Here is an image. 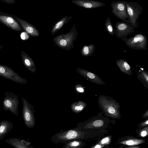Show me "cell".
<instances>
[{"label": "cell", "instance_id": "1", "mask_svg": "<svg viewBox=\"0 0 148 148\" xmlns=\"http://www.w3.org/2000/svg\"><path fill=\"white\" fill-rule=\"evenodd\" d=\"M87 129L75 127L64 131L61 130L52 136L51 141L54 143H65L71 140L86 139L89 134Z\"/></svg>", "mask_w": 148, "mask_h": 148}, {"label": "cell", "instance_id": "2", "mask_svg": "<svg viewBox=\"0 0 148 148\" xmlns=\"http://www.w3.org/2000/svg\"><path fill=\"white\" fill-rule=\"evenodd\" d=\"M98 102L100 108L107 116L114 119L121 117L120 104L114 99L105 95H100Z\"/></svg>", "mask_w": 148, "mask_h": 148}, {"label": "cell", "instance_id": "3", "mask_svg": "<svg viewBox=\"0 0 148 148\" xmlns=\"http://www.w3.org/2000/svg\"><path fill=\"white\" fill-rule=\"evenodd\" d=\"M78 33L75 23L70 31L66 34L57 36L53 38L56 45L62 49L70 50L74 47V42L76 39Z\"/></svg>", "mask_w": 148, "mask_h": 148}, {"label": "cell", "instance_id": "4", "mask_svg": "<svg viewBox=\"0 0 148 148\" xmlns=\"http://www.w3.org/2000/svg\"><path fill=\"white\" fill-rule=\"evenodd\" d=\"M19 101L18 96L10 91H6L2 102L3 108L5 110H9L17 116L18 114Z\"/></svg>", "mask_w": 148, "mask_h": 148}, {"label": "cell", "instance_id": "5", "mask_svg": "<svg viewBox=\"0 0 148 148\" xmlns=\"http://www.w3.org/2000/svg\"><path fill=\"white\" fill-rule=\"evenodd\" d=\"M21 100L23 104L22 115L25 125L29 128H33L36 123L35 109L25 98L21 97Z\"/></svg>", "mask_w": 148, "mask_h": 148}, {"label": "cell", "instance_id": "6", "mask_svg": "<svg viewBox=\"0 0 148 148\" xmlns=\"http://www.w3.org/2000/svg\"><path fill=\"white\" fill-rule=\"evenodd\" d=\"M122 40L124 41L127 46L131 49L144 51L147 50V38L146 36L143 34H138L128 38H125Z\"/></svg>", "mask_w": 148, "mask_h": 148}, {"label": "cell", "instance_id": "7", "mask_svg": "<svg viewBox=\"0 0 148 148\" xmlns=\"http://www.w3.org/2000/svg\"><path fill=\"white\" fill-rule=\"evenodd\" d=\"M126 7L130 23L135 27L138 26L137 20L143 10L141 5L135 1H126Z\"/></svg>", "mask_w": 148, "mask_h": 148}, {"label": "cell", "instance_id": "8", "mask_svg": "<svg viewBox=\"0 0 148 148\" xmlns=\"http://www.w3.org/2000/svg\"><path fill=\"white\" fill-rule=\"evenodd\" d=\"M126 1H116L111 4V11L117 18L126 23H130L126 7Z\"/></svg>", "mask_w": 148, "mask_h": 148}, {"label": "cell", "instance_id": "9", "mask_svg": "<svg viewBox=\"0 0 148 148\" xmlns=\"http://www.w3.org/2000/svg\"><path fill=\"white\" fill-rule=\"evenodd\" d=\"M115 27L116 29H114V34L118 38H121V40L135 32V28L130 23L117 22L115 24Z\"/></svg>", "mask_w": 148, "mask_h": 148}, {"label": "cell", "instance_id": "10", "mask_svg": "<svg viewBox=\"0 0 148 148\" xmlns=\"http://www.w3.org/2000/svg\"><path fill=\"white\" fill-rule=\"evenodd\" d=\"M0 75L14 82L25 84L27 81L21 77L11 68L0 64Z\"/></svg>", "mask_w": 148, "mask_h": 148}, {"label": "cell", "instance_id": "11", "mask_svg": "<svg viewBox=\"0 0 148 148\" xmlns=\"http://www.w3.org/2000/svg\"><path fill=\"white\" fill-rule=\"evenodd\" d=\"M0 22L13 30L21 32L23 30L20 24L12 14L0 15Z\"/></svg>", "mask_w": 148, "mask_h": 148}, {"label": "cell", "instance_id": "12", "mask_svg": "<svg viewBox=\"0 0 148 148\" xmlns=\"http://www.w3.org/2000/svg\"><path fill=\"white\" fill-rule=\"evenodd\" d=\"M20 24L23 29L28 35L34 37H38L40 35L38 30L33 25L27 21L12 14Z\"/></svg>", "mask_w": 148, "mask_h": 148}, {"label": "cell", "instance_id": "13", "mask_svg": "<svg viewBox=\"0 0 148 148\" xmlns=\"http://www.w3.org/2000/svg\"><path fill=\"white\" fill-rule=\"evenodd\" d=\"M76 70L79 74L93 83L102 85L106 84L105 82L95 73L80 68H77Z\"/></svg>", "mask_w": 148, "mask_h": 148}, {"label": "cell", "instance_id": "14", "mask_svg": "<svg viewBox=\"0 0 148 148\" xmlns=\"http://www.w3.org/2000/svg\"><path fill=\"white\" fill-rule=\"evenodd\" d=\"M71 2L81 7L88 8H95L105 5L102 2L91 0H73Z\"/></svg>", "mask_w": 148, "mask_h": 148}, {"label": "cell", "instance_id": "15", "mask_svg": "<svg viewBox=\"0 0 148 148\" xmlns=\"http://www.w3.org/2000/svg\"><path fill=\"white\" fill-rule=\"evenodd\" d=\"M5 142L15 148H34L30 142L17 138H10Z\"/></svg>", "mask_w": 148, "mask_h": 148}, {"label": "cell", "instance_id": "16", "mask_svg": "<svg viewBox=\"0 0 148 148\" xmlns=\"http://www.w3.org/2000/svg\"><path fill=\"white\" fill-rule=\"evenodd\" d=\"M21 55L23 64L32 73L35 72L36 71V68L34 62L24 51H22L21 52Z\"/></svg>", "mask_w": 148, "mask_h": 148}, {"label": "cell", "instance_id": "17", "mask_svg": "<svg viewBox=\"0 0 148 148\" xmlns=\"http://www.w3.org/2000/svg\"><path fill=\"white\" fill-rule=\"evenodd\" d=\"M72 16H66L60 18L54 23L51 31L52 35H53L61 29L65 24H67L72 18Z\"/></svg>", "mask_w": 148, "mask_h": 148}, {"label": "cell", "instance_id": "18", "mask_svg": "<svg viewBox=\"0 0 148 148\" xmlns=\"http://www.w3.org/2000/svg\"><path fill=\"white\" fill-rule=\"evenodd\" d=\"M13 127L11 122L6 121H1L0 122V140L3 139Z\"/></svg>", "mask_w": 148, "mask_h": 148}, {"label": "cell", "instance_id": "19", "mask_svg": "<svg viewBox=\"0 0 148 148\" xmlns=\"http://www.w3.org/2000/svg\"><path fill=\"white\" fill-rule=\"evenodd\" d=\"M115 62L122 72L128 75H132L133 72L131 66L125 60L119 59L116 60Z\"/></svg>", "mask_w": 148, "mask_h": 148}, {"label": "cell", "instance_id": "20", "mask_svg": "<svg viewBox=\"0 0 148 148\" xmlns=\"http://www.w3.org/2000/svg\"><path fill=\"white\" fill-rule=\"evenodd\" d=\"M87 103L81 101L73 103L71 106L72 111L74 113H78L83 111L87 106Z\"/></svg>", "mask_w": 148, "mask_h": 148}, {"label": "cell", "instance_id": "21", "mask_svg": "<svg viewBox=\"0 0 148 148\" xmlns=\"http://www.w3.org/2000/svg\"><path fill=\"white\" fill-rule=\"evenodd\" d=\"M95 47L94 44H92L89 45H84L82 48L81 52L82 56L88 57L92 55L95 52Z\"/></svg>", "mask_w": 148, "mask_h": 148}, {"label": "cell", "instance_id": "22", "mask_svg": "<svg viewBox=\"0 0 148 148\" xmlns=\"http://www.w3.org/2000/svg\"><path fill=\"white\" fill-rule=\"evenodd\" d=\"M64 144L63 148H82L85 145L84 143L80 140H71Z\"/></svg>", "mask_w": 148, "mask_h": 148}, {"label": "cell", "instance_id": "23", "mask_svg": "<svg viewBox=\"0 0 148 148\" xmlns=\"http://www.w3.org/2000/svg\"><path fill=\"white\" fill-rule=\"evenodd\" d=\"M137 78L143 84L144 86L148 88V73L144 70H140L137 73Z\"/></svg>", "mask_w": 148, "mask_h": 148}, {"label": "cell", "instance_id": "24", "mask_svg": "<svg viewBox=\"0 0 148 148\" xmlns=\"http://www.w3.org/2000/svg\"><path fill=\"white\" fill-rule=\"evenodd\" d=\"M145 141L144 140L134 138L122 141L120 142V144L127 146H135L139 145L144 143Z\"/></svg>", "mask_w": 148, "mask_h": 148}, {"label": "cell", "instance_id": "25", "mask_svg": "<svg viewBox=\"0 0 148 148\" xmlns=\"http://www.w3.org/2000/svg\"><path fill=\"white\" fill-rule=\"evenodd\" d=\"M105 28L106 30L110 35L114 34V29L111 22L110 18L108 16L106 19L105 23Z\"/></svg>", "mask_w": 148, "mask_h": 148}, {"label": "cell", "instance_id": "26", "mask_svg": "<svg viewBox=\"0 0 148 148\" xmlns=\"http://www.w3.org/2000/svg\"><path fill=\"white\" fill-rule=\"evenodd\" d=\"M75 90L77 94L84 93L85 92L84 87L80 84H77L75 85Z\"/></svg>", "mask_w": 148, "mask_h": 148}, {"label": "cell", "instance_id": "27", "mask_svg": "<svg viewBox=\"0 0 148 148\" xmlns=\"http://www.w3.org/2000/svg\"><path fill=\"white\" fill-rule=\"evenodd\" d=\"M111 138L110 136L106 137L99 141L98 143L105 145L110 144L111 142Z\"/></svg>", "mask_w": 148, "mask_h": 148}, {"label": "cell", "instance_id": "28", "mask_svg": "<svg viewBox=\"0 0 148 148\" xmlns=\"http://www.w3.org/2000/svg\"><path fill=\"white\" fill-rule=\"evenodd\" d=\"M148 135V127H146L143 129L140 132V136L142 137H145Z\"/></svg>", "mask_w": 148, "mask_h": 148}, {"label": "cell", "instance_id": "29", "mask_svg": "<svg viewBox=\"0 0 148 148\" xmlns=\"http://www.w3.org/2000/svg\"><path fill=\"white\" fill-rule=\"evenodd\" d=\"M1 1L8 4H13L15 3L14 0H1Z\"/></svg>", "mask_w": 148, "mask_h": 148}, {"label": "cell", "instance_id": "30", "mask_svg": "<svg viewBox=\"0 0 148 148\" xmlns=\"http://www.w3.org/2000/svg\"><path fill=\"white\" fill-rule=\"evenodd\" d=\"M104 146V145L98 143L95 146L92 147L91 148H103Z\"/></svg>", "mask_w": 148, "mask_h": 148}, {"label": "cell", "instance_id": "31", "mask_svg": "<svg viewBox=\"0 0 148 148\" xmlns=\"http://www.w3.org/2000/svg\"><path fill=\"white\" fill-rule=\"evenodd\" d=\"M148 125V120L147 119L146 120L142 123L140 124L141 127H144L147 125Z\"/></svg>", "mask_w": 148, "mask_h": 148}, {"label": "cell", "instance_id": "32", "mask_svg": "<svg viewBox=\"0 0 148 148\" xmlns=\"http://www.w3.org/2000/svg\"><path fill=\"white\" fill-rule=\"evenodd\" d=\"M148 117V110H147L144 113L142 117L143 118H147Z\"/></svg>", "mask_w": 148, "mask_h": 148}, {"label": "cell", "instance_id": "33", "mask_svg": "<svg viewBox=\"0 0 148 148\" xmlns=\"http://www.w3.org/2000/svg\"><path fill=\"white\" fill-rule=\"evenodd\" d=\"M10 14L3 13L0 11V15H9Z\"/></svg>", "mask_w": 148, "mask_h": 148}, {"label": "cell", "instance_id": "34", "mask_svg": "<svg viewBox=\"0 0 148 148\" xmlns=\"http://www.w3.org/2000/svg\"><path fill=\"white\" fill-rule=\"evenodd\" d=\"M127 148H139L138 146H133V147H128Z\"/></svg>", "mask_w": 148, "mask_h": 148}, {"label": "cell", "instance_id": "35", "mask_svg": "<svg viewBox=\"0 0 148 148\" xmlns=\"http://www.w3.org/2000/svg\"><path fill=\"white\" fill-rule=\"evenodd\" d=\"M3 47V46L0 45V50Z\"/></svg>", "mask_w": 148, "mask_h": 148}, {"label": "cell", "instance_id": "36", "mask_svg": "<svg viewBox=\"0 0 148 148\" xmlns=\"http://www.w3.org/2000/svg\"></svg>", "mask_w": 148, "mask_h": 148}]
</instances>
